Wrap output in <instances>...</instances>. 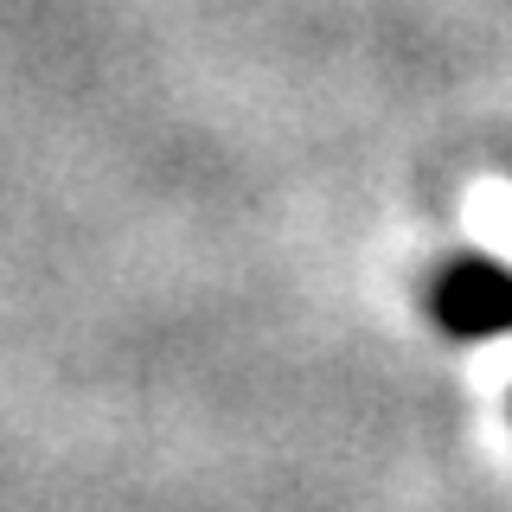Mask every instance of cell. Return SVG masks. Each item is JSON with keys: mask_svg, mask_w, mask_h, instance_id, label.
Returning a JSON list of instances; mask_svg holds the SVG:
<instances>
[{"mask_svg": "<svg viewBox=\"0 0 512 512\" xmlns=\"http://www.w3.org/2000/svg\"><path fill=\"white\" fill-rule=\"evenodd\" d=\"M436 320L455 340H493V333H512V269L500 263H448L436 282Z\"/></svg>", "mask_w": 512, "mask_h": 512, "instance_id": "cell-1", "label": "cell"}]
</instances>
